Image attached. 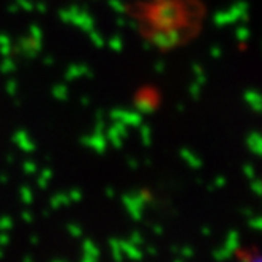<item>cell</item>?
Listing matches in <instances>:
<instances>
[{
	"label": "cell",
	"mask_w": 262,
	"mask_h": 262,
	"mask_svg": "<svg viewBox=\"0 0 262 262\" xmlns=\"http://www.w3.org/2000/svg\"><path fill=\"white\" fill-rule=\"evenodd\" d=\"M147 194L145 193H128L122 198V202L126 207V210L129 212V215L133 216V220L141 221L142 220V213H144V207L147 202Z\"/></svg>",
	"instance_id": "cell-1"
},
{
	"label": "cell",
	"mask_w": 262,
	"mask_h": 262,
	"mask_svg": "<svg viewBox=\"0 0 262 262\" xmlns=\"http://www.w3.org/2000/svg\"><path fill=\"white\" fill-rule=\"evenodd\" d=\"M109 117L114 122H122L126 126H139L142 123V116L136 111H123V109H114L109 112Z\"/></svg>",
	"instance_id": "cell-2"
},
{
	"label": "cell",
	"mask_w": 262,
	"mask_h": 262,
	"mask_svg": "<svg viewBox=\"0 0 262 262\" xmlns=\"http://www.w3.org/2000/svg\"><path fill=\"white\" fill-rule=\"evenodd\" d=\"M238 243H240V237H238V232L237 231H231L226 237V242H224V247L216 250L213 253V257L218 259V260H223V259H229L234 251L238 248Z\"/></svg>",
	"instance_id": "cell-3"
},
{
	"label": "cell",
	"mask_w": 262,
	"mask_h": 262,
	"mask_svg": "<svg viewBox=\"0 0 262 262\" xmlns=\"http://www.w3.org/2000/svg\"><path fill=\"white\" fill-rule=\"evenodd\" d=\"M71 24L78 26L84 32H90V30L95 29V19L90 16V13L85 11V10H81L78 7L74 8L73 17H71Z\"/></svg>",
	"instance_id": "cell-4"
},
{
	"label": "cell",
	"mask_w": 262,
	"mask_h": 262,
	"mask_svg": "<svg viewBox=\"0 0 262 262\" xmlns=\"http://www.w3.org/2000/svg\"><path fill=\"white\" fill-rule=\"evenodd\" d=\"M41 51V41H36L33 38H21L17 45V52L23 54L27 59H35Z\"/></svg>",
	"instance_id": "cell-5"
},
{
	"label": "cell",
	"mask_w": 262,
	"mask_h": 262,
	"mask_svg": "<svg viewBox=\"0 0 262 262\" xmlns=\"http://www.w3.org/2000/svg\"><path fill=\"white\" fill-rule=\"evenodd\" d=\"M82 144L93 148V150L98 152V154H103L107 148V139H106V135H103V131H95L92 136L84 138Z\"/></svg>",
	"instance_id": "cell-6"
},
{
	"label": "cell",
	"mask_w": 262,
	"mask_h": 262,
	"mask_svg": "<svg viewBox=\"0 0 262 262\" xmlns=\"http://www.w3.org/2000/svg\"><path fill=\"white\" fill-rule=\"evenodd\" d=\"M13 142L21 148V150L30 154L33 150H36V144L35 141H32V138L26 133V131H17V133L13 136Z\"/></svg>",
	"instance_id": "cell-7"
},
{
	"label": "cell",
	"mask_w": 262,
	"mask_h": 262,
	"mask_svg": "<svg viewBox=\"0 0 262 262\" xmlns=\"http://www.w3.org/2000/svg\"><path fill=\"white\" fill-rule=\"evenodd\" d=\"M82 76H92V71H90L89 67L81 65V63H74V65L68 67V70L65 73V78L68 81L78 79V78H82Z\"/></svg>",
	"instance_id": "cell-8"
},
{
	"label": "cell",
	"mask_w": 262,
	"mask_h": 262,
	"mask_svg": "<svg viewBox=\"0 0 262 262\" xmlns=\"http://www.w3.org/2000/svg\"><path fill=\"white\" fill-rule=\"evenodd\" d=\"M154 43L161 46V48H169L179 43V32H171V33H157L154 36Z\"/></svg>",
	"instance_id": "cell-9"
},
{
	"label": "cell",
	"mask_w": 262,
	"mask_h": 262,
	"mask_svg": "<svg viewBox=\"0 0 262 262\" xmlns=\"http://www.w3.org/2000/svg\"><path fill=\"white\" fill-rule=\"evenodd\" d=\"M98 257H100L98 247L92 240H84V243H82V260L92 262V260H97Z\"/></svg>",
	"instance_id": "cell-10"
},
{
	"label": "cell",
	"mask_w": 262,
	"mask_h": 262,
	"mask_svg": "<svg viewBox=\"0 0 262 262\" xmlns=\"http://www.w3.org/2000/svg\"><path fill=\"white\" fill-rule=\"evenodd\" d=\"M120 247H122L123 256L129 259H142L144 256L142 250L138 245H135V243H131L129 240H120Z\"/></svg>",
	"instance_id": "cell-11"
},
{
	"label": "cell",
	"mask_w": 262,
	"mask_h": 262,
	"mask_svg": "<svg viewBox=\"0 0 262 262\" xmlns=\"http://www.w3.org/2000/svg\"><path fill=\"white\" fill-rule=\"evenodd\" d=\"M213 23H215V26L223 27V26H229V24L237 23V21H235L234 14L231 13V10H223V11L215 13V16H213Z\"/></svg>",
	"instance_id": "cell-12"
},
{
	"label": "cell",
	"mask_w": 262,
	"mask_h": 262,
	"mask_svg": "<svg viewBox=\"0 0 262 262\" xmlns=\"http://www.w3.org/2000/svg\"><path fill=\"white\" fill-rule=\"evenodd\" d=\"M180 157L183 158V161L186 164L194 167V169H199V167L202 166V160L196 154H193L190 148H182V150H180Z\"/></svg>",
	"instance_id": "cell-13"
},
{
	"label": "cell",
	"mask_w": 262,
	"mask_h": 262,
	"mask_svg": "<svg viewBox=\"0 0 262 262\" xmlns=\"http://www.w3.org/2000/svg\"><path fill=\"white\" fill-rule=\"evenodd\" d=\"M247 145H248V150L254 155L260 154V148H262V141H260V135L257 131H253L251 135H248L247 138Z\"/></svg>",
	"instance_id": "cell-14"
},
{
	"label": "cell",
	"mask_w": 262,
	"mask_h": 262,
	"mask_svg": "<svg viewBox=\"0 0 262 262\" xmlns=\"http://www.w3.org/2000/svg\"><path fill=\"white\" fill-rule=\"evenodd\" d=\"M106 139H107V142H111L116 148H120L123 145V139L125 138L119 133V131L114 126H109L106 129Z\"/></svg>",
	"instance_id": "cell-15"
},
{
	"label": "cell",
	"mask_w": 262,
	"mask_h": 262,
	"mask_svg": "<svg viewBox=\"0 0 262 262\" xmlns=\"http://www.w3.org/2000/svg\"><path fill=\"white\" fill-rule=\"evenodd\" d=\"M49 204H51V209H60V207H65V205H70L71 204V201H70V198H68V194L67 193H59V194H55V196H52V199L49 201Z\"/></svg>",
	"instance_id": "cell-16"
},
{
	"label": "cell",
	"mask_w": 262,
	"mask_h": 262,
	"mask_svg": "<svg viewBox=\"0 0 262 262\" xmlns=\"http://www.w3.org/2000/svg\"><path fill=\"white\" fill-rule=\"evenodd\" d=\"M245 101L250 104V107L254 111V112H259L260 111V95L254 90H248L245 93Z\"/></svg>",
	"instance_id": "cell-17"
},
{
	"label": "cell",
	"mask_w": 262,
	"mask_h": 262,
	"mask_svg": "<svg viewBox=\"0 0 262 262\" xmlns=\"http://www.w3.org/2000/svg\"><path fill=\"white\" fill-rule=\"evenodd\" d=\"M109 247H111L112 257H114L116 260L123 259V251H122V247H120V238H111L109 240Z\"/></svg>",
	"instance_id": "cell-18"
},
{
	"label": "cell",
	"mask_w": 262,
	"mask_h": 262,
	"mask_svg": "<svg viewBox=\"0 0 262 262\" xmlns=\"http://www.w3.org/2000/svg\"><path fill=\"white\" fill-rule=\"evenodd\" d=\"M52 95L54 98H57L60 101H65L68 98V87L65 84H57V85H54L52 89Z\"/></svg>",
	"instance_id": "cell-19"
},
{
	"label": "cell",
	"mask_w": 262,
	"mask_h": 262,
	"mask_svg": "<svg viewBox=\"0 0 262 262\" xmlns=\"http://www.w3.org/2000/svg\"><path fill=\"white\" fill-rule=\"evenodd\" d=\"M107 45H109V48H111L112 51L120 52V51L123 49V38H122L120 35H114L112 38H109Z\"/></svg>",
	"instance_id": "cell-20"
},
{
	"label": "cell",
	"mask_w": 262,
	"mask_h": 262,
	"mask_svg": "<svg viewBox=\"0 0 262 262\" xmlns=\"http://www.w3.org/2000/svg\"><path fill=\"white\" fill-rule=\"evenodd\" d=\"M136 109L139 114H150V112H154V104L148 103L147 100H139L136 101Z\"/></svg>",
	"instance_id": "cell-21"
},
{
	"label": "cell",
	"mask_w": 262,
	"mask_h": 262,
	"mask_svg": "<svg viewBox=\"0 0 262 262\" xmlns=\"http://www.w3.org/2000/svg\"><path fill=\"white\" fill-rule=\"evenodd\" d=\"M141 126V138L144 145H150L152 144V129L148 125H139Z\"/></svg>",
	"instance_id": "cell-22"
},
{
	"label": "cell",
	"mask_w": 262,
	"mask_h": 262,
	"mask_svg": "<svg viewBox=\"0 0 262 262\" xmlns=\"http://www.w3.org/2000/svg\"><path fill=\"white\" fill-rule=\"evenodd\" d=\"M16 70V63H14V60H11L10 59V55H7V57H4V60H2V63H0V71L2 73H13Z\"/></svg>",
	"instance_id": "cell-23"
},
{
	"label": "cell",
	"mask_w": 262,
	"mask_h": 262,
	"mask_svg": "<svg viewBox=\"0 0 262 262\" xmlns=\"http://www.w3.org/2000/svg\"><path fill=\"white\" fill-rule=\"evenodd\" d=\"M51 179H52V171H51V169H45V171L40 174V177H38V180H36V182H38V186H40V188L45 190Z\"/></svg>",
	"instance_id": "cell-24"
},
{
	"label": "cell",
	"mask_w": 262,
	"mask_h": 262,
	"mask_svg": "<svg viewBox=\"0 0 262 262\" xmlns=\"http://www.w3.org/2000/svg\"><path fill=\"white\" fill-rule=\"evenodd\" d=\"M19 194H21V201L24 202V204H32V201H33V191L29 188V186H21V190H19Z\"/></svg>",
	"instance_id": "cell-25"
},
{
	"label": "cell",
	"mask_w": 262,
	"mask_h": 262,
	"mask_svg": "<svg viewBox=\"0 0 262 262\" xmlns=\"http://www.w3.org/2000/svg\"><path fill=\"white\" fill-rule=\"evenodd\" d=\"M87 33H89V36H90L92 43L95 45V48H103V46H104V40H103L101 33H98V32H95V30H90V32H87Z\"/></svg>",
	"instance_id": "cell-26"
},
{
	"label": "cell",
	"mask_w": 262,
	"mask_h": 262,
	"mask_svg": "<svg viewBox=\"0 0 262 262\" xmlns=\"http://www.w3.org/2000/svg\"><path fill=\"white\" fill-rule=\"evenodd\" d=\"M29 32H30V38H33L36 41H43V30L38 26H35V24L30 26Z\"/></svg>",
	"instance_id": "cell-27"
},
{
	"label": "cell",
	"mask_w": 262,
	"mask_h": 262,
	"mask_svg": "<svg viewBox=\"0 0 262 262\" xmlns=\"http://www.w3.org/2000/svg\"><path fill=\"white\" fill-rule=\"evenodd\" d=\"M74 8H76V7H71V8H67V10H60L59 16H60V19H62L65 24H71V17H73Z\"/></svg>",
	"instance_id": "cell-28"
},
{
	"label": "cell",
	"mask_w": 262,
	"mask_h": 262,
	"mask_svg": "<svg viewBox=\"0 0 262 262\" xmlns=\"http://www.w3.org/2000/svg\"><path fill=\"white\" fill-rule=\"evenodd\" d=\"M67 229H68L70 235H73L74 238H79V237H82V229H81L79 224H73V223H70L68 226H67Z\"/></svg>",
	"instance_id": "cell-29"
},
{
	"label": "cell",
	"mask_w": 262,
	"mask_h": 262,
	"mask_svg": "<svg viewBox=\"0 0 262 262\" xmlns=\"http://www.w3.org/2000/svg\"><path fill=\"white\" fill-rule=\"evenodd\" d=\"M23 169H24L26 174L32 176V174H35L36 171H38V167H36V163H35V161L27 160V161H24V164H23Z\"/></svg>",
	"instance_id": "cell-30"
},
{
	"label": "cell",
	"mask_w": 262,
	"mask_h": 262,
	"mask_svg": "<svg viewBox=\"0 0 262 262\" xmlns=\"http://www.w3.org/2000/svg\"><path fill=\"white\" fill-rule=\"evenodd\" d=\"M13 228V220L8 215L0 216V231H8Z\"/></svg>",
	"instance_id": "cell-31"
},
{
	"label": "cell",
	"mask_w": 262,
	"mask_h": 262,
	"mask_svg": "<svg viewBox=\"0 0 262 262\" xmlns=\"http://www.w3.org/2000/svg\"><path fill=\"white\" fill-rule=\"evenodd\" d=\"M193 71H194V76H196L198 82L204 84V82H205V73H204V68H202L201 65L194 63V65H193Z\"/></svg>",
	"instance_id": "cell-32"
},
{
	"label": "cell",
	"mask_w": 262,
	"mask_h": 262,
	"mask_svg": "<svg viewBox=\"0 0 262 262\" xmlns=\"http://www.w3.org/2000/svg\"><path fill=\"white\" fill-rule=\"evenodd\" d=\"M17 7L19 10H24V11H33L35 10V4L30 2V0H16Z\"/></svg>",
	"instance_id": "cell-33"
},
{
	"label": "cell",
	"mask_w": 262,
	"mask_h": 262,
	"mask_svg": "<svg viewBox=\"0 0 262 262\" xmlns=\"http://www.w3.org/2000/svg\"><path fill=\"white\" fill-rule=\"evenodd\" d=\"M235 36L240 40V41H245V40H248L250 38V30L247 29V27H238L237 30H235Z\"/></svg>",
	"instance_id": "cell-34"
},
{
	"label": "cell",
	"mask_w": 262,
	"mask_h": 262,
	"mask_svg": "<svg viewBox=\"0 0 262 262\" xmlns=\"http://www.w3.org/2000/svg\"><path fill=\"white\" fill-rule=\"evenodd\" d=\"M109 7L114 10V11H117V13H123L125 11V5H123V2L122 0H109Z\"/></svg>",
	"instance_id": "cell-35"
},
{
	"label": "cell",
	"mask_w": 262,
	"mask_h": 262,
	"mask_svg": "<svg viewBox=\"0 0 262 262\" xmlns=\"http://www.w3.org/2000/svg\"><path fill=\"white\" fill-rule=\"evenodd\" d=\"M67 194H68V198H70L71 202H79V201L82 199V191L78 190V188H73V190L68 191Z\"/></svg>",
	"instance_id": "cell-36"
},
{
	"label": "cell",
	"mask_w": 262,
	"mask_h": 262,
	"mask_svg": "<svg viewBox=\"0 0 262 262\" xmlns=\"http://www.w3.org/2000/svg\"><path fill=\"white\" fill-rule=\"evenodd\" d=\"M201 87H202V84H201V82H198V81L190 87V95H191L194 100H198V98H199V95H201Z\"/></svg>",
	"instance_id": "cell-37"
},
{
	"label": "cell",
	"mask_w": 262,
	"mask_h": 262,
	"mask_svg": "<svg viewBox=\"0 0 262 262\" xmlns=\"http://www.w3.org/2000/svg\"><path fill=\"white\" fill-rule=\"evenodd\" d=\"M7 92H8V95L10 97H16V93H17V82L16 81H8L7 82Z\"/></svg>",
	"instance_id": "cell-38"
},
{
	"label": "cell",
	"mask_w": 262,
	"mask_h": 262,
	"mask_svg": "<svg viewBox=\"0 0 262 262\" xmlns=\"http://www.w3.org/2000/svg\"><path fill=\"white\" fill-rule=\"evenodd\" d=\"M129 242H131V243H135V245H138V247H141L142 243H144V237H142L141 232H133V234H131Z\"/></svg>",
	"instance_id": "cell-39"
},
{
	"label": "cell",
	"mask_w": 262,
	"mask_h": 262,
	"mask_svg": "<svg viewBox=\"0 0 262 262\" xmlns=\"http://www.w3.org/2000/svg\"><path fill=\"white\" fill-rule=\"evenodd\" d=\"M243 172H245V176L248 177V179H256V176H254V167L251 166V164H245L243 166Z\"/></svg>",
	"instance_id": "cell-40"
},
{
	"label": "cell",
	"mask_w": 262,
	"mask_h": 262,
	"mask_svg": "<svg viewBox=\"0 0 262 262\" xmlns=\"http://www.w3.org/2000/svg\"><path fill=\"white\" fill-rule=\"evenodd\" d=\"M248 223H250V228H253L254 231L260 229V216H254V218L250 220Z\"/></svg>",
	"instance_id": "cell-41"
},
{
	"label": "cell",
	"mask_w": 262,
	"mask_h": 262,
	"mask_svg": "<svg viewBox=\"0 0 262 262\" xmlns=\"http://www.w3.org/2000/svg\"><path fill=\"white\" fill-rule=\"evenodd\" d=\"M10 243V235L5 234V231H2V234H0V247H7Z\"/></svg>",
	"instance_id": "cell-42"
},
{
	"label": "cell",
	"mask_w": 262,
	"mask_h": 262,
	"mask_svg": "<svg viewBox=\"0 0 262 262\" xmlns=\"http://www.w3.org/2000/svg\"><path fill=\"white\" fill-rule=\"evenodd\" d=\"M10 45H11L10 36L5 33H0V46H10Z\"/></svg>",
	"instance_id": "cell-43"
},
{
	"label": "cell",
	"mask_w": 262,
	"mask_h": 262,
	"mask_svg": "<svg viewBox=\"0 0 262 262\" xmlns=\"http://www.w3.org/2000/svg\"><path fill=\"white\" fill-rule=\"evenodd\" d=\"M251 190L254 191V194H260V182L259 180H256V179H253V183H251Z\"/></svg>",
	"instance_id": "cell-44"
},
{
	"label": "cell",
	"mask_w": 262,
	"mask_h": 262,
	"mask_svg": "<svg viewBox=\"0 0 262 262\" xmlns=\"http://www.w3.org/2000/svg\"><path fill=\"white\" fill-rule=\"evenodd\" d=\"M224 185H226V179H224V177H216V180L213 183V188H223Z\"/></svg>",
	"instance_id": "cell-45"
},
{
	"label": "cell",
	"mask_w": 262,
	"mask_h": 262,
	"mask_svg": "<svg viewBox=\"0 0 262 262\" xmlns=\"http://www.w3.org/2000/svg\"><path fill=\"white\" fill-rule=\"evenodd\" d=\"M210 55H212V57H215V59H218L220 55H221V48H218V46H213V48L210 49Z\"/></svg>",
	"instance_id": "cell-46"
},
{
	"label": "cell",
	"mask_w": 262,
	"mask_h": 262,
	"mask_svg": "<svg viewBox=\"0 0 262 262\" xmlns=\"http://www.w3.org/2000/svg\"><path fill=\"white\" fill-rule=\"evenodd\" d=\"M0 54H2L4 57L10 55V54H11V45H10V46H0Z\"/></svg>",
	"instance_id": "cell-47"
},
{
	"label": "cell",
	"mask_w": 262,
	"mask_h": 262,
	"mask_svg": "<svg viewBox=\"0 0 262 262\" xmlns=\"http://www.w3.org/2000/svg\"><path fill=\"white\" fill-rule=\"evenodd\" d=\"M182 254H183L185 257H191V256L194 254V251H193L190 247H185V248H182Z\"/></svg>",
	"instance_id": "cell-48"
},
{
	"label": "cell",
	"mask_w": 262,
	"mask_h": 262,
	"mask_svg": "<svg viewBox=\"0 0 262 262\" xmlns=\"http://www.w3.org/2000/svg\"><path fill=\"white\" fill-rule=\"evenodd\" d=\"M23 220L26 221V223H32V220H33V216H32V213L30 212H23Z\"/></svg>",
	"instance_id": "cell-49"
},
{
	"label": "cell",
	"mask_w": 262,
	"mask_h": 262,
	"mask_svg": "<svg viewBox=\"0 0 262 262\" xmlns=\"http://www.w3.org/2000/svg\"><path fill=\"white\" fill-rule=\"evenodd\" d=\"M35 8H36V11H38V13H46V10H48V7L45 4H36Z\"/></svg>",
	"instance_id": "cell-50"
},
{
	"label": "cell",
	"mask_w": 262,
	"mask_h": 262,
	"mask_svg": "<svg viewBox=\"0 0 262 262\" xmlns=\"http://www.w3.org/2000/svg\"><path fill=\"white\" fill-rule=\"evenodd\" d=\"M128 166L131 167V169H136V167H138V161L135 158H128Z\"/></svg>",
	"instance_id": "cell-51"
},
{
	"label": "cell",
	"mask_w": 262,
	"mask_h": 262,
	"mask_svg": "<svg viewBox=\"0 0 262 262\" xmlns=\"http://www.w3.org/2000/svg\"><path fill=\"white\" fill-rule=\"evenodd\" d=\"M95 129H97V131H103V129H104V122H103L101 119L97 122V125H95Z\"/></svg>",
	"instance_id": "cell-52"
},
{
	"label": "cell",
	"mask_w": 262,
	"mask_h": 262,
	"mask_svg": "<svg viewBox=\"0 0 262 262\" xmlns=\"http://www.w3.org/2000/svg\"><path fill=\"white\" fill-rule=\"evenodd\" d=\"M8 11L10 13H17V11H19V7H17V4L16 5H11V7H8Z\"/></svg>",
	"instance_id": "cell-53"
},
{
	"label": "cell",
	"mask_w": 262,
	"mask_h": 262,
	"mask_svg": "<svg viewBox=\"0 0 262 262\" xmlns=\"http://www.w3.org/2000/svg\"><path fill=\"white\" fill-rule=\"evenodd\" d=\"M155 71H157V73H161V71H164V63H157V67H155Z\"/></svg>",
	"instance_id": "cell-54"
},
{
	"label": "cell",
	"mask_w": 262,
	"mask_h": 262,
	"mask_svg": "<svg viewBox=\"0 0 262 262\" xmlns=\"http://www.w3.org/2000/svg\"><path fill=\"white\" fill-rule=\"evenodd\" d=\"M154 231H155V234H163V228L161 226H154Z\"/></svg>",
	"instance_id": "cell-55"
},
{
	"label": "cell",
	"mask_w": 262,
	"mask_h": 262,
	"mask_svg": "<svg viewBox=\"0 0 262 262\" xmlns=\"http://www.w3.org/2000/svg\"><path fill=\"white\" fill-rule=\"evenodd\" d=\"M106 196H107V198H114V191H112L111 188H107V190H106Z\"/></svg>",
	"instance_id": "cell-56"
},
{
	"label": "cell",
	"mask_w": 262,
	"mask_h": 262,
	"mask_svg": "<svg viewBox=\"0 0 262 262\" xmlns=\"http://www.w3.org/2000/svg\"><path fill=\"white\" fill-rule=\"evenodd\" d=\"M0 182H2V183H7V182H8L7 174H2V176H0Z\"/></svg>",
	"instance_id": "cell-57"
},
{
	"label": "cell",
	"mask_w": 262,
	"mask_h": 262,
	"mask_svg": "<svg viewBox=\"0 0 262 262\" xmlns=\"http://www.w3.org/2000/svg\"><path fill=\"white\" fill-rule=\"evenodd\" d=\"M45 63H46V65H52V63H54V59H52V57H46V59H45Z\"/></svg>",
	"instance_id": "cell-58"
},
{
	"label": "cell",
	"mask_w": 262,
	"mask_h": 262,
	"mask_svg": "<svg viewBox=\"0 0 262 262\" xmlns=\"http://www.w3.org/2000/svg\"><path fill=\"white\" fill-rule=\"evenodd\" d=\"M202 234H204L205 237L210 235V229H209V228H204V229H202Z\"/></svg>",
	"instance_id": "cell-59"
},
{
	"label": "cell",
	"mask_w": 262,
	"mask_h": 262,
	"mask_svg": "<svg viewBox=\"0 0 262 262\" xmlns=\"http://www.w3.org/2000/svg\"><path fill=\"white\" fill-rule=\"evenodd\" d=\"M81 103H82V104H89V103H90V100H89V97H82V100H81Z\"/></svg>",
	"instance_id": "cell-60"
},
{
	"label": "cell",
	"mask_w": 262,
	"mask_h": 262,
	"mask_svg": "<svg viewBox=\"0 0 262 262\" xmlns=\"http://www.w3.org/2000/svg\"><path fill=\"white\" fill-rule=\"evenodd\" d=\"M147 253H150L152 256H154V254H157V251H155V248H154V247H150V248H148V250H147Z\"/></svg>",
	"instance_id": "cell-61"
},
{
	"label": "cell",
	"mask_w": 262,
	"mask_h": 262,
	"mask_svg": "<svg viewBox=\"0 0 262 262\" xmlns=\"http://www.w3.org/2000/svg\"><path fill=\"white\" fill-rule=\"evenodd\" d=\"M7 161H8V163H13V161H14V157H13V155H8V157H7Z\"/></svg>",
	"instance_id": "cell-62"
},
{
	"label": "cell",
	"mask_w": 262,
	"mask_h": 262,
	"mask_svg": "<svg viewBox=\"0 0 262 262\" xmlns=\"http://www.w3.org/2000/svg\"><path fill=\"white\" fill-rule=\"evenodd\" d=\"M38 242V238H36V235H32V243H36Z\"/></svg>",
	"instance_id": "cell-63"
},
{
	"label": "cell",
	"mask_w": 262,
	"mask_h": 262,
	"mask_svg": "<svg viewBox=\"0 0 262 262\" xmlns=\"http://www.w3.org/2000/svg\"><path fill=\"white\" fill-rule=\"evenodd\" d=\"M0 257H4V250L2 248H0Z\"/></svg>",
	"instance_id": "cell-64"
}]
</instances>
